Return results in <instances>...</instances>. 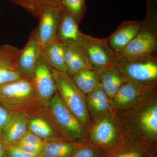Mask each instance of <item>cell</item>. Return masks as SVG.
Masks as SVG:
<instances>
[{
	"mask_svg": "<svg viewBox=\"0 0 157 157\" xmlns=\"http://www.w3.org/2000/svg\"><path fill=\"white\" fill-rule=\"evenodd\" d=\"M0 103L10 111L29 114L45 109L39 104L32 78L26 77L0 84Z\"/></svg>",
	"mask_w": 157,
	"mask_h": 157,
	"instance_id": "cell-1",
	"label": "cell"
},
{
	"mask_svg": "<svg viewBox=\"0 0 157 157\" xmlns=\"http://www.w3.org/2000/svg\"><path fill=\"white\" fill-rule=\"evenodd\" d=\"M45 110L61 135L66 140L73 141L82 138L85 134L84 125L65 105L57 91Z\"/></svg>",
	"mask_w": 157,
	"mask_h": 157,
	"instance_id": "cell-2",
	"label": "cell"
},
{
	"mask_svg": "<svg viewBox=\"0 0 157 157\" xmlns=\"http://www.w3.org/2000/svg\"><path fill=\"white\" fill-rule=\"evenodd\" d=\"M57 91L65 105L85 126L89 123V115L85 94L76 86L67 72L52 68Z\"/></svg>",
	"mask_w": 157,
	"mask_h": 157,
	"instance_id": "cell-3",
	"label": "cell"
},
{
	"mask_svg": "<svg viewBox=\"0 0 157 157\" xmlns=\"http://www.w3.org/2000/svg\"><path fill=\"white\" fill-rule=\"evenodd\" d=\"M79 45L94 69L101 70L118 65L119 58L110 48L106 39H96L81 33Z\"/></svg>",
	"mask_w": 157,
	"mask_h": 157,
	"instance_id": "cell-4",
	"label": "cell"
},
{
	"mask_svg": "<svg viewBox=\"0 0 157 157\" xmlns=\"http://www.w3.org/2000/svg\"><path fill=\"white\" fill-rule=\"evenodd\" d=\"M144 25V24H143ZM155 32L142 27L137 36L117 54L120 60L131 61L155 56L157 47Z\"/></svg>",
	"mask_w": 157,
	"mask_h": 157,
	"instance_id": "cell-5",
	"label": "cell"
},
{
	"mask_svg": "<svg viewBox=\"0 0 157 157\" xmlns=\"http://www.w3.org/2000/svg\"><path fill=\"white\" fill-rule=\"evenodd\" d=\"M157 63L155 56H152L133 60H120L118 66L128 80L138 84L157 79Z\"/></svg>",
	"mask_w": 157,
	"mask_h": 157,
	"instance_id": "cell-6",
	"label": "cell"
},
{
	"mask_svg": "<svg viewBox=\"0 0 157 157\" xmlns=\"http://www.w3.org/2000/svg\"><path fill=\"white\" fill-rule=\"evenodd\" d=\"M32 79L39 104L45 109L57 91V86L52 68L43 56L39 60Z\"/></svg>",
	"mask_w": 157,
	"mask_h": 157,
	"instance_id": "cell-7",
	"label": "cell"
},
{
	"mask_svg": "<svg viewBox=\"0 0 157 157\" xmlns=\"http://www.w3.org/2000/svg\"><path fill=\"white\" fill-rule=\"evenodd\" d=\"M42 56V45L35 29L31 33L25 46L20 49L17 56V68L23 76L32 78Z\"/></svg>",
	"mask_w": 157,
	"mask_h": 157,
	"instance_id": "cell-8",
	"label": "cell"
},
{
	"mask_svg": "<svg viewBox=\"0 0 157 157\" xmlns=\"http://www.w3.org/2000/svg\"><path fill=\"white\" fill-rule=\"evenodd\" d=\"M29 113L23 110L11 111L1 139L6 146L17 144L28 131Z\"/></svg>",
	"mask_w": 157,
	"mask_h": 157,
	"instance_id": "cell-9",
	"label": "cell"
},
{
	"mask_svg": "<svg viewBox=\"0 0 157 157\" xmlns=\"http://www.w3.org/2000/svg\"><path fill=\"white\" fill-rule=\"evenodd\" d=\"M63 7L61 4L59 6L47 9L38 19L39 25L35 29L42 47L56 39Z\"/></svg>",
	"mask_w": 157,
	"mask_h": 157,
	"instance_id": "cell-10",
	"label": "cell"
},
{
	"mask_svg": "<svg viewBox=\"0 0 157 157\" xmlns=\"http://www.w3.org/2000/svg\"><path fill=\"white\" fill-rule=\"evenodd\" d=\"M19 50L10 44L0 45V84L24 77L17 68Z\"/></svg>",
	"mask_w": 157,
	"mask_h": 157,
	"instance_id": "cell-11",
	"label": "cell"
},
{
	"mask_svg": "<svg viewBox=\"0 0 157 157\" xmlns=\"http://www.w3.org/2000/svg\"><path fill=\"white\" fill-rule=\"evenodd\" d=\"M28 130L44 141L64 139L48 117L45 109L29 114Z\"/></svg>",
	"mask_w": 157,
	"mask_h": 157,
	"instance_id": "cell-12",
	"label": "cell"
},
{
	"mask_svg": "<svg viewBox=\"0 0 157 157\" xmlns=\"http://www.w3.org/2000/svg\"><path fill=\"white\" fill-rule=\"evenodd\" d=\"M143 25L142 22L136 21H124L106 39V42L113 51L117 55L137 36Z\"/></svg>",
	"mask_w": 157,
	"mask_h": 157,
	"instance_id": "cell-13",
	"label": "cell"
},
{
	"mask_svg": "<svg viewBox=\"0 0 157 157\" xmlns=\"http://www.w3.org/2000/svg\"><path fill=\"white\" fill-rule=\"evenodd\" d=\"M78 24L75 17L63 6L56 39L64 45H79L82 32L78 28Z\"/></svg>",
	"mask_w": 157,
	"mask_h": 157,
	"instance_id": "cell-14",
	"label": "cell"
},
{
	"mask_svg": "<svg viewBox=\"0 0 157 157\" xmlns=\"http://www.w3.org/2000/svg\"><path fill=\"white\" fill-rule=\"evenodd\" d=\"M97 70L103 90L107 97L113 99L121 86L128 79L121 71L118 64Z\"/></svg>",
	"mask_w": 157,
	"mask_h": 157,
	"instance_id": "cell-15",
	"label": "cell"
},
{
	"mask_svg": "<svg viewBox=\"0 0 157 157\" xmlns=\"http://www.w3.org/2000/svg\"><path fill=\"white\" fill-rule=\"evenodd\" d=\"M117 137L115 126L109 116H106L95 124L91 132V138L94 143L102 147L113 145Z\"/></svg>",
	"mask_w": 157,
	"mask_h": 157,
	"instance_id": "cell-16",
	"label": "cell"
},
{
	"mask_svg": "<svg viewBox=\"0 0 157 157\" xmlns=\"http://www.w3.org/2000/svg\"><path fill=\"white\" fill-rule=\"evenodd\" d=\"M83 144L64 139L44 141L41 155L42 157H72Z\"/></svg>",
	"mask_w": 157,
	"mask_h": 157,
	"instance_id": "cell-17",
	"label": "cell"
},
{
	"mask_svg": "<svg viewBox=\"0 0 157 157\" xmlns=\"http://www.w3.org/2000/svg\"><path fill=\"white\" fill-rule=\"evenodd\" d=\"M42 56L52 69L60 72H67L64 46L57 39L42 46Z\"/></svg>",
	"mask_w": 157,
	"mask_h": 157,
	"instance_id": "cell-18",
	"label": "cell"
},
{
	"mask_svg": "<svg viewBox=\"0 0 157 157\" xmlns=\"http://www.w3.org/2000/svg\"><path fill=\"white\" fill-rule=\"evenodd\" d=\"M71 76L76 86L84 94L92 92L101 83L99 73L95 69L82 70Z\"/></svg>",
	"mask_w": 157,
	"mask_h": 157,
	"instance_id": "cell-19",
	"label": "cell"
},
{
	"mask_svg": "<svg viewBox=\"0 0 157 157\" xmlns=\"http://www.w3.org/2000/svg\"><path fill=\"white\" fill-rule=\"evenodd\" d=\"M141 87L140 84L127 80L113 98V104L119 107L132 104L139 96Z\"/></svg>",
	"mask_w": 157,
	"mask_h": 157,
	"instance_id": "cell-20",
	"label": "cell"
},
{
	"mask_svg": "<svg viewBox=\"0 0 157 157\" xmlns=\"http://www.w3.org/2000/svg\"><path fill=\"white\" fill-rule=\"evenodd\" d=\"M39 19L46 9L60 5L61 0H10Z\"/></svg>",
	"mask_w": 157,
	"mask_h": 157,
	"instance_id": "cell-21",
	"label": "cell"
},
{
	"mask_svg": "<svg viewBox=\"0 0 157 157\" xmlns=\"http://www.w3.org/2000/svg\"><path fill=\"white\" fill-rule=\"evenodd\" d=\"M140 125L147 135L155 138L157 135V106L156 104L149 107L140 118Z\"/></svg>",
	"mask_w": 157,
	"mask_h": 157,
	"instance_id": "cell-22",
	"label": "cell"
},
{
	"mask_svg": "<svg viewBox=\"0 0 157 157\" xmlns=\"http://www.w3.org/2000/svg\"><path fill=\"white\" fill-rule=\"evenodd\" d=\"M94 68L88 61L80 45H76L73 58L67 67V73L72 76L82 70Z\"/></svg>",
	"mask_w": 157,
	"mask_h": 157,
	"instance_id": "cell-23",
	"label": "cell"
},
{
	"mask_svg": "<svg viewBox=\"0 0 157 157\" xmlns=\"http://www.w3.org/2000/svg\"><path fill=\"white\" fill-rule=\"evenodd\" d=\"M61 4L79 23L86 12V0H61Z\"/></svg>",
	"mask_w": 157,
	"mask_h": 157,
	"instance_id": "cell-24",
	"label": "cell"
},
{
	"mask_svg": "<svg viewBox=\"0 0 157 157\" xmlns=\"http://www.w3.org/2000/svg\"><path fill=\"white\" fill-rule=\"evenodd\" d=\"M106 157H152L148 152L137 148L115 149L110 151Z\"/></svg>",
	"mask_w": 157,
	"mask_h": 157,
	"instance_id": "cell-25",
	"label": "cell"
},
{
	"mask_svg": "<svg viewBox=\"0 0 157 157\" xmlns=\"http://www.w3.org/2000/svg\"><path fill=\"white\" fill-rule=\"evenodd\" d=\"M107 98L108 97L101 86L98 101L93 106L89 108L95 117L103 115L108 110L109 102Z\"/></svg>",
	"mask_w": 157,
	"mask_h": 157,
	"instance_id": "cell-26",
	"label": "cell"
},
{
	"mask_svg": "<svg viewBox=\"0 0 157 157\" xmlns=\"http://www.w3.org/2000/svg\"><path fill=\"white\" fill-rule=\"evenodd\" d=\"M7 157H42L41 155H35L27 153L15 146H6Z\"/></svg>",
	"mask_w": 157,
	"mask_h": 157,
	"instance_id": "cell-27",
	"label": "cell"
},
{
	"mask_svg": "<svg viewBox=\"0 0 157 157\" xmlns=\"http://www.w3.org/2000/svg\"><path fill=\"white\" fill-rule=\"evenodd\" d=\"M19 142L26 144L43 146L44 140L28 130Z\"/></svg>",
	"mask_w": 157,
	"mask_h": 157,
	"instance_id": "cell-28",
	"label": "cell"
},
{
	"mask_svg": "<svg viewBox=\"0 0 157 157\" xmlns=\"http://www.w3.org/2000/svg\"><path fill=\"white\" fill-rule=\"evenodd\" d=\"M20 149L30 154L37 155H40L42 151V147L39 145H33L22 143H17L15 144Z\"/></svg>",
	"mask_w": 157,
	"mask_h": 157,
	"instance_id": "cell-29",
	"label": "cell"
},
{
	"mask_svg": "<svg viewBox=\"0 0 157 157\" xmlns=\"http://www.w3.org/2000/svg\"><path fill=\"white\" fill-rule=\"evenodd\" d=\"M96 151L92 147L83 145L78 149L72 157H96Z\"/></svg>",
	"mask_w": 157,
	"mask_h": 157,
	"instance_id": "cell-30",
	"label": "cell"
},
{
	"mask_svg": "<svg viewBox=\"0 0 157 157\" xmlns=\"http://www.w3.org/2000/svg\"><path fill=\"white\" fill-rule=\"evenodd\" d=\"M11 111L0 103V138L3 129L9 120Z\"/></svg>",
	"mask_w": 157,
	"mask_h": 157,
	"instance_id": "cell-31",
	"label": "cell"
},
{
	"mask_svg": "<svg viewBox=\"0 0 157 157\" xmlns=\"http://www.w3.org/2000/svg\"><path fill=\"white\" fill-rule=\"evenodd\" d=\"M0 157H7L6 146L0 138Z\"/></svg>",
	"mask_w": 157,
	"mask_h": 157,
	"instance_id": "cell-32",
	"label": "cell"
},
{
	"mask_svg": "<svg viewBox=\"0 0 157 157\" xmlns=\"http://www.w3.org/2000/svg\"><path fill=\"white\" fill-rule=\"evenodd\" d=\"M151 1H153V2H157V0H151Z\"/></svg>",
	"mask_w": 157,
	"mask_h": 157,
	"instance_id": "cell-33",
	"label": "cell"
}]
</instances>
